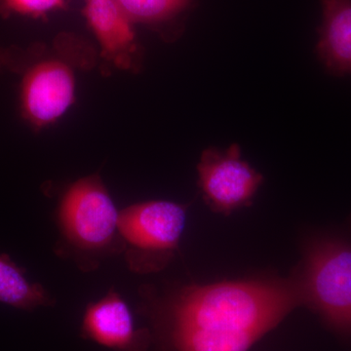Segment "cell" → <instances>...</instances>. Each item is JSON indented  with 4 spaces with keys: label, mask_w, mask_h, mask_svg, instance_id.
<instances>
[{
    "label": "cell",
    "mask_w": 351,
    "mask_h": 351,
    "mask_svg": "<svg viewBox=\"0 0 351 351\" xmlns=\"http://www.w3.org/2000/svg\"><path fill=\"white\" fill-rule=\"evenodd\" d=\"M149 315L163 351H248L295 306L304 304L299 277L191 285Z\"/></svg>",
    "instance_id": "1"
},
{
    "label": "cell",
    "mask_w": 351,
    "mask_h": 351,
    "mask_svg": "<svg viewBox=\"0 0 351 351\" xmlns=\"http://www.w3.org/2000/svg\"><path fill=\"white\" fill-rule=\"evenodd\" d=\"M119 221V212L100 178H83L69 186L60 203L57 251L83 271H92L108 256L124 252Z\"/></svg>",
    "instance_id": "2"
},
{
    "label": "cell",
    "mask_w": 351,
    "mask_h": 351,
    "mask_svg": "<svg viewBox=\"0 0 351 351\" xmlns=\"http://www.w3.org/2000/svg\"><path fill=\"white\" fill-rule=\"evenodd\" d=\"M186 223V207L171 201L138 203L119 212L129 269L138 274L162 270L179 248Z\"/></svg>",
    "instance_id": "3"
},
{
    "label": "cell",
    "mask_w": 351,
    "mask_h": 351,
    "mask_svg": "<svg viewBox=\"0 0 351 351\" xmlns=\"http://www.w3.org/2000/svg\"><path fill=\"white\" fill-rule=\"evenodd\" d=\"M298 277L304 304L332 329L351 335V245L334 239L313 242Z\"/></svg>",
    "instance_id": "4"
},
{
    "label": "cell",
    "mask_w": 351,
    "mask_h": 351,
    "mask_svg": "<svg viewBox=\"0 0 351 351\" xmlns=\"http://www.w3.org/2000/svg\"><path fill=\"white\" fill-rule=\"evenodd\" d=\"M197 168L201 191L208 205L225 215L249 205L263 181L260 173L242 160L237 145L226 151L206 149Z\"/></svg>",
    "instance_id": "5"
},
{
    "label": "cell",
    "mask_w": 351,
    "mask_h": 351,
    "mask_svg": "<svg viewBox=\"0 0 351 351\" xmlns=\"http://www.w3.org/2000/svg\"><path fill=\"white\" fill-rule=\"evenodd\" d=\"M75 80L71 69L61 61L47 60L32 64L22 83V110L36 128L56 121L71 107Z\"/></svg>",
    "instance_id": "6"
},
{
    "label": "cell",
    "mask_w": 351,
    "mask_h": 351,
    "mask_svg": "<svg viewBox=\"0 0 351 351\" xmlns=\"http://www.w3.org/2000/svg\"><path fill=\"white\" fill-rule=\"evenodd\" d=\"M82 335L113 351H147L152 336L147 329H137L128 304L117 291L92 302L85 311Z\"/></svg>",
    "instance_id": "7"
},
{
    "label": "cell",
    "mask_w": 351,
    "mask_h": 351,
    "mask_svg": "<svg viewBox=\"0 0 351 351\" xmlns=\"http://www.w3.org/2000/svg\"><path fill=\"white\" fill-rule=\"evenodd\" d=\"M83 13L101 44L104 56L117 68H133L138 55L133 23L117 0H86Z\"/></svg>",
    "instance_id": "8"
},
{
    "label": "cell",
    "mask_w": 351,
    "mask_h": 351,
    "mask_svg": "<svg viewBox=\"0 0 351 351\" xmlns=\"http://www.w3.org/2000/svg\"><path fill=\"white\" fill-rule=\"evenodd\" d=\"M316 53L332 75H351V0H321Z\"/></svg>",
    "instance_id": "9"
},
{
    "label": "cell",
    "mask_w": 351,
    "mask_h": 351,
    "mask_svg": "<svg viewBox=\"0 0 351 351\" xmlns=\"http://www.w3.org/2000/svg\"><path fill=\"white\" fill-rule=\"evenodd\" d=\"M0 302L8 306L34 311L53 306L54 300L40 284L32 283L23 269L5 255L0 256Z\"/></svg>",
    "instance_id": "10"
},
{
    "label": "cell",
    "mask_w": 351,
    "mask_h": 351,
    "mask_svg": "<svg viewBox=\"0 0 351 351\" xmlns=\"http://www.w3.org/2000/svg\"><path fill=\"white\" fill-rule=\"evenodd\" d=\"M132 23L159 24L188 9L191 0H117Z\"/></svg>",
    "instance_id": "11"
},
{
    "label": "cell",
    "mask_w": 351,
    "mask_h": 351,
    "mask_svg": "<svg viewBox=\"0 0 351 351\" xmlns=\"http://www.w3.org/2000/svg\"><path fill=\"white\" fill-rule=\"evenodd\" d=\"M64 6L66 0H0V16H25L36 19Z\"/></svg>",
    "instance_id": "12"
},
{
    "label": "cell",
    "mask_w": 351,
    "mask_h": 351,
    "mask_svg": "<svg viewBox=\"0 0 351 351\" xmlns=\"http://www.w3.org/2000/svg\"><path fill=\"white\" fill-rule=\"evenodd\" d=\"M41 46L24 51L19 48H5L0 46V71L4 69H18L27 66L32 58L38 56V52H40Z\"/></svg>",
    "instance_id": "13"
}]
</instances>
